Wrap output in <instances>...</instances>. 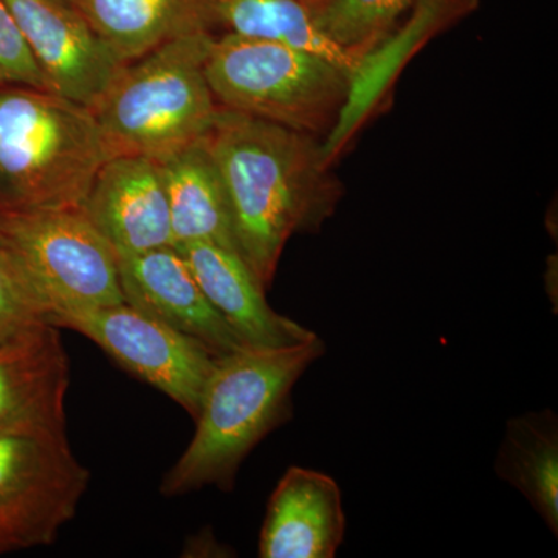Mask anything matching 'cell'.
Masks as SVG:
<instances>
[{
  "instance_id": "1",
  "label": "cell",
  "mask_w": 558,
  "mask_h": 558,
  "mask_svg": "<svg viewBox=\"0 0 558 558\" xmlns=\"http://www.w3.org/2000/svg\"><path fill=\"white\" fill-rule=\"evenodd\" d=\"M218 167L238 253L264 289L293 234L318 231L341 185L317 137L219 108L202 138Z\"/></svg>"
},
{
  "instance_id": "2",
  "label": "cell",
  "mask_w": 558,
  "mask_h": 558,
  "mask_svg": "<svg viewBox=\"0 0 558 558\" xmlns=\"http://www.w3.org/2000/svg\"><path fill=\"white\" fill-rule=\"evenodd\" d=\"M325 354L319 337L295 347L222 355L205 385L196 433L161 481L165 497L208 486L230 492L250 451L292 417V389Z\"/></svg>"
},
{
  "instance_id": "3",
  "label": "cell",
  "mask_w": 558,
  "mask_h": 558,
  "mask_svg": "<svg viewBox=\"0 0 558 558\" xmlns=\"http://www.w3.org/2000/svg\"><path fill=\"white\" fill-rule=\"evenodd\" d=\"M216 36L193 33L128 62L90 110L110 157L165 161L205 137L219 106L205 62Z\"/></svg>"
},
{
  "instance_id": "4",
  "label": "cell",
  "mask_w": 558,
  "mask_h": 558,
  "mask_svg": "<svg viewBox=\"0 0 558 558\" xmlns=\"http://www.w3.org/2000/svg\"><path fill=\"white\" fill-rule=\"evenodd\" d=\"M108 159L86 106L50 90L0 87V207L81 208Z\"/></svg>"
},
{
  "instance_id": "5",
  "label": "cell",
  "mask_w": 558,
  "mask_h": 558,
  "mask_svg": "<svg viewBox=\"0 0 558 558\" xmlns=\"http://www.w3.org/2000/svg\"><path fill=\"white\" fill-rule=\"evenodd\" d=\"M205 73L219 108L314 137L336 126L354 87L322 58L230 32L213 40Z\"/></svg>"
},
{
  "instance_id": "6",
  "label": "cell",
  "mask_w": 558,
  "mask_h": 558,
  "mask_svg": "<svg viewBox=\"0 0 558 558\" xmlns=\"http://www.w3.org/2000/svg\"><path fill=\"white\" fill-rule=\"evenodd\" d=\"M0 247L27 271L49 314L124 303L116 252L83 208L0 207Z\"/></svg>"
},
{
  "instance_id": "7",
  "label": "cell",
  "mask_w": 558,
  "mask_h": 558,
  "mask_svg": "<svg viewBox=\"0 0 558 558\" xmlns=\"http://www.w3.org/2000/svg\"><path fill=\"white\" fill-rule=\"evenodd\" d=\"M47 322L87 337L121 368L159 389L196 418L205 385L219 359L199 340L128 303L58 310L50 312Z\"/></svg>"
},
{
  "instance_id": "8",
  "label": "cell",
  "mask_w": 558,
  "mask_h": 558,
  "mask_svg": "<svg viewBox=\"0 0 558 558\" xmlns=\"http://www.w3.org/2000/svg\"><path fill=\"white\" fill-rule=\"evenodd\" d=\"M51 92L92 108L123 68L70 0H5Z\"/></svg>"
},
{
  "instance_id": "9",
  "label": "cell",
  "mask_w": 558,
  "mask_h": 558,
  "mask_svg": "<svg viewBox=\"0 0 558 558\" xmlns=\"http://www.w3.org/2000/svg\"><path fill=\"white\" fill-rule=\"evenodd\" d=\"M70 362L60 328L38 323L0 343V433H68Z\"/></svg>"
},
{
  "instance_id": "10",
  "label": "cell",
  "mask_w": 558,
  "mask_h": 558,
  "mask_svg": "<svg viewBox=\"0 0 558 558\" xmlns=\"http://www.w3.org/2000/svg\"><path fill=\"white\" fill-rule=\"evenodd\" d=\"M124 303L199 340L216 355L248 348L202 292L178 248L117 255Z\"/></svg>"
},
{
  "instance_id": "11",
  "label": "cell",
  "mask_w": 558,
  "mask_h": 558,
  "mask_svg": "<svg viewBox=\"0 0 558 558\" xmlns=\"http://www.w3.org/2000/svg\"><path fill=\"white\" fill-rule=\"evenodd\" d=\"M81 208L116 255L172 245L170 204L160 161L143 156L110 157Z\"/></svg>"
},
{
  "instance_id": "12",
  "label": "cell",
  "mask_w": 558,
  "mask_h": 558,
  "mask_svg": "<svg viewBox=\"0 0 558 558\" xmlns=\"http://www.w3.org/2000/svg\"><path fill=\"white\" fill-rule=\"evenodd\" d=\"M202 292L248 348L295 347L317 337L311 329L271 310L266 289L240 253L213 242L175 247Z\"/></svg>"
},
{
  "instance_id": "13",
  "label": "cell",
  "mask_w": 558,
  "mask_h": 558,
  "mask_svg": "<svg viewBox=\"0 0 558 558\" xmlns=\"http://www.w3.org/2000/svg\"><path fill=\"white\" fill-rule=\"evenodd\" d=\"M344 526L339 484L317 470L290 468L270 495L260 529L259 557H336Z\"/></svg>"
},
{
  "instance_id": "14",
  "label": "cell",
  "mask_w": 558,
  "mask_h": 558,
  "mask_svg": "<svg viewBox=\"0 0 558 558\" xmlns=\"http://www.w3.org/2000/svg\"><path fill=\"white\" fill-rule=\"evenodd\" d=\"M89 481L68 433H0V506L57 510L73 519Z\"/></svg>"
},
{
  "instance_id": "15",
  "label": "cell",
  "mask_w": 558,
  "mask_h": 558,
  "mask_svg": "<svg viewBox=\"0 0 558 558\" xmlns=\"http://www.w3.org/2000/svg\"><path fill=\"white\" fill-rule=\"evenodd\" d=\"M75 5L123 64L218 25L215 0H75Z\"/></svg>"
},
{
  "instance_id": "16",
  "label": "cell",
  "mask_w": 558,
  "mask_h": 558,
  "mask_svg": "<svg viewBox=\"0 0 558 558\" xmlns=\"http://www.w3.org/2000/svg\"><path fill=\"white\" fill-rule=\"evenodd\" d=\"M160 163L170 204L172 247L213 242L238 253L226 189L202 140Z\"/></svg>"
},
{
  "instance_id": "17",
  "label": "cell",
  "mask_w": 558,
  "mask_h": 558,
  "mask_svg": "<svg viewBox=\"0 0 558 558\" xmlns=\"http://www.w3.org/2000/svg\"><path fill=\"white\" fill-rule=\"evenodd\" d=\"M216 20L234 35L269 40L322 58L357 80L366 60L323 32L304 0H215Z\"/></svg>"
},
{
  "instance_id": "18",
  "label": "cell",
  "mask_w": 558,
  "mask_h": 558,
  "mask_svg": "<svg viewBox=\"0 0 558 558\" xmlns=\"http://www.w3.org/2000/svg\"><path fill=\"white\" fill-rule=\"evenodd\" d=\"M495 472L527 499L557 537L558 418L553 410L531 411L509 418Z\"/></svg>"
},
{
  "instance_id": "19",
  "label": "cell",
  "mask_w": 558,
  "mask_h": 558,
  "mask_svg": "<svg viewBox=\"0 0 558 558\" xmlns=\"http://www.w3.org/2000/svg\"><path fill=\"white\" fill-rule=\"evenodd\" d=\"M416 0H323L312 5L315 20L340 47L368 61L389 28Z\"/></svg>"
},
{
  "instance_id": "20",
  "label": "cell",
  "mask_w": 558,
  "mask_h": 558,
  "mask_svg": "<svg viewBox=\"0 0 558 558\" xmlns=\"http://www.w3.org/2000/svg\"><path fill=\"white\" fill-rule=\"evenodd\" d=\"M49 303L24 267L0 247V343L47 322Z\"/></svg>"
},
{
  "instance_id": "21",
  "label": "cell",
  "mask_w": 558,
  "mask_h": 558,
  "mask_svg": "<svg viewBox=\"0 0 558 558\" xmlns=\"http://www.w3.org/2000/svg\"><path fill=\"white\" fill-rule=\"evenodd\" d=\"M70 520L57 510L0 506V554L50 545Z\"/></svg>"
},
{
  "instance_id": "22",
  "label": "cell",
  "mask_w": 558,
  "mask_h": 558,
  "mask_svg": "<svg viewBox=\"0 0 558 558\" xmlns=\"http://www.w3.org/2000/svg\"><path fill=\"white\" fill-rule=\"evenodd\" d=\"M5 86L50 90L16 17L0 0V87Z\"/></svg>"
},
{
  "instance_id": "23",
  "label": "cell",
  "mask_w": 558,
  "mask_h": 558,
  "mask_svg": "<svg viewBox=\"0 0 558 558\" xmlns=\"http://www.w3.org/2000/svg\"><path fill=\"white\" fill-rule=\"evenodd\" d=\"M304 2L310 3V5H317V3H322L323 0H304Z\"/></svg>"
},
{
  "instance_id": "24",
  "label": "cell",
  "mask_w": 558,
  "mask_h": 558,
  "mask_svg": "<svg viewBox=\"0 0 558 558\" xmlns=\"http://www.w3.org/2000/svg\"><path fill=\"white\" fill-rule=\"evenodd\" d=\"M70 2H73V3H75V0H70Z\"/></svg>"
}]
</instances>
